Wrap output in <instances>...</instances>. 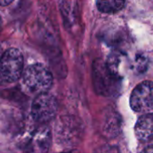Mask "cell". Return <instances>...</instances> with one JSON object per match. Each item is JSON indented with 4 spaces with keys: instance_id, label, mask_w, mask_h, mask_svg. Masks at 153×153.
Returning a JSON list of instances; mask_svg holds the SVG:
<instances>
[{
    "instance_id": "5b68a950",
    "label": "cell",
    "mask_w": 153,
    "mask_h": 153,
    "mask_svg": "<svg viewBox=\"0 0 153 153\" xmlns=\"http://www.w3.org/2000/svg\"><path fill=\"white\" fill-rule=\"evenodd\" d=\"M112 78L115 76L108 71L107 65L103 64L94 65V84L99 92L103 94L108 92V85L112 84Z\"/></svg>"
},
{
    "instance_id": "9c48e42d",
    "label": "cell",
    "mask_w": 153,
    "mask_h": 153,
    "mask_svg": "<svg viewBox=\"0 0 153 153\" xmlns=\"http://www.w3.org/2000/svg\"><path fill=\"white\" fill-rule=\"evenodd\" d=\"M141 153H153V146L147 147L146 149H144Z\"/></svg>"
},
{
    "instance_id": "ba28073f",
    "label": "cell",
    "mask_w": 153,
    "mask_h": 153,
    "mask_svg": "<svg viewBox=\"0 0 153 153\" xmlns=\"http://www.w3.org/2000/svg\"><path fill=\"white\" fill-rule=\"evenodd\" d=\"M94 153H119V150L116 146L104 145V146L99 148Z\"/></svg>"
},
{
    "instance_id": "4fadbf2b",
    "label": "cell",
    "mask_w": 153,
    "mask_h": 153,
    "mask_svg": "<svg viewBox=\"0 0 153 153\" xmlns=\"http://www.w3.org/2000/svg\"><path fill=\"white\" fill-rule=\"evenodd\" d=\"M1 28H2V22H1V18H0V31H1Z\"/></svg>"
},
{
    "instance_id": "277c9868",
    "label": "cell",
    "mask_w": 153,
    "mask_h": 153,
    "mask_svg": "<svg viewBox=\"0 0 153 153\" xmlns=\"http://www.w3.org/2000/svg\"><path fill=\"white\" fill-rule=\"evenodd\" d=\"M130 106L135 112H147L153 109L152 82H143L134 88L130 97Z\"/></svg>"
},
{
    "instance_id": "3957f363",
    "label": "cell",
    "mask_w": 153,
    "mask_h": 153,
    "mask_svg": "<svg viewBox=\"0 0 153 153\" xmlns=\"http://www.w3.org/2000/svg\"><path fill=\"white\" fill-rule=\"evenodd\" d=\"M56 111V100L49 93H44L36 96L31 104L32 117L38 122L46 123L52 120L55 117Z\"/></svg>"
},
{
    "instance_id": "7c38bea8",
    "label": "cell",
    "mask_w": 153,
    "mask_h": 153,
    "mask_svg": "<svg viewBox=\"0 0 153 153\" xmlns=\"http://www.w3.org/2000/svg\"><path fill=\"white\" fill-rule=\"evenodd\" d=\"M27 153H39V152H35V151H32V150H30V151H29Z\"/></svg>"
},
{
    "instance_id": "52a82bcc",
    "label": "cell",
    "mask_w": 153,
    "mask_h": 153,
    "mask_svg": "<svg viewBox=\"0 0 153 153\" xmlns=\"http://www.w3.org/2000/svg\"><path fill=\"white\" fill-rule=\"evenodd\" d=\"M126 5L125 1H98L97 2V7L98 9L106 13H113L120 11L124 8Z\"/></svg>"
},
{
    "instance_id": "6da1fadb",
    "label": "cell",
    "mask_w": 153,
    "mask_h": 153,
    "mask_svg": "<svg viewBox=\"0 0 153 153\" xmlns=\"http://www.w3.org/2000/svg\"><path fill=\"white\" fill-rule=\"evenodd\" d=\"M22 84L25 90L33 95L39 96L48 93L53 83V76L49 70L40 64L31 65L22 74Z\"/></svg>"
},
{
    "instance_id": "8fae6325",
    "label": "cell",
    "mask_w": 153,
    "mask_h": 153,
    "mask_svg": "<svg viewBox=\"0 0 153 153\" xmlns=\"http://www.w3.org/2000/svg\"><path fill=\"white\" fill-rule=\"evenodd\" d=\"M62 153H79L76 151H69V152H62Z\"/></svg>"
},
{
    "instance_id": "8992f818",
    "label": "cell",
    "mask_w": 153,
    "mask_h": 153,
    "mask_svg": "<svg viewBox=\"0 0 153 153\" xmlns=\"http://www.w3.org/2000/svg\"><path fill=\"white\" fill-rule=\"evenodd\" d=\"M135 134L141 141H153V114L142 116L135 125Z\"/></svg>"
},
{
    "instance_id": "7a4b0ae2",
    "label": "cell",
    "mask_w": 153,
    "mask_h": 153,
    "mask_svg": "<svg viewBox=\"0 0 153 153\" xmlns=\"http://www.w3.org/2000/svg\"><path fill=\"white\" fill-rule=\"evenodd\" d=\"M23 58L16 48H10L0 59V77L5 82H16L22 75Z\"/></svg>"
},
{
    "instance_id": "30bf717a",
    "label": "cell",
    "mask_w": 153,
    "mask_h": 153,
    "mask_svg": "<svg viewBox=\"0 0 153 153\" xmlns=\"http://www.w3.org/2000/svg\"><path fill=\"white\" fill-rule=\"evenodd\" d=\"M13 1L12 0H6V1H0V5H4V6H5V5H8V4H10L11 3H12Z\"/></svg>"
}]
</instances>
